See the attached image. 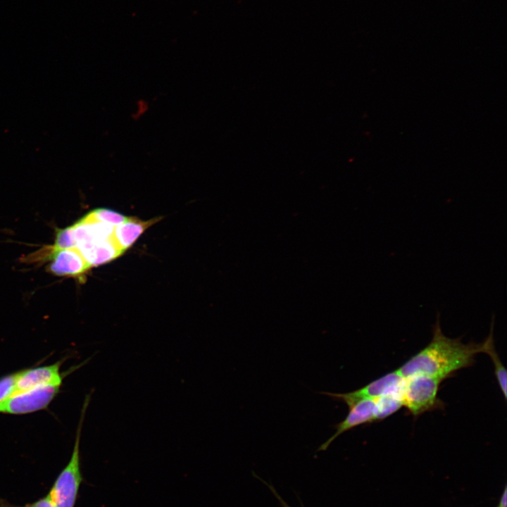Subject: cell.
I'll return each instance as SVG.
<instances>
[{"label":"cell","instance_id":"obj_1","mask_svg":"<svg viewBox=\"0 0 507 507\" xmlns=\"http://www.w3.org/2000/svg\"><path fill=\"white\" fill-rule=\"evenodd\" d=\"M482 352L483 342L463 344L458 338L445 336L438 315L431 342L396 370L404 379L425 375L443 380L456 371L472 365L476 354Z\"/></svg>","mask_w":507,"mask_h":507},{"label":"cell","instance_id":"obj_2","mask_svg":"<svg viewBox=\"0 0 507 507\" xmlns=\"http://www.w3.org/2000/svg\"><path fill=\"white\" fill-rule=\"evenodd\" d=\"M91 394H87L84 398L70 458L47 494L56 507H74L76 501L82 480L80 463L81 432Z\"/></svg>","mask_w":507,"mask_h":507},{"label":"cell","instance_id":"obj_3","mask_svg":"<svg viewBox=\"0 0 507 507\" xmlns=\"http://www.w3.org/2000/svg\"><path fill=\"white\" fill-rule=\"evenodd\" d=\"M442 380L425 375H415L405 379L402 389L403 406L413 416L439 407L437 398Z\"/></svg>","mask_w":507,"mask_h":507},{"label":"cell","instance_id":"obj_4","mask_svg":"<svg viewBox=\"0 0 507 507\" xmlns=\"http://www.w3.org/2000/svg\"><path fill=\"white\" fill-rule=\"evenodd\" d=\"M61 384H48L14 394L0 403V413L25 415L46 408L60 392Z\"/></svg>","mask_w":507,"mask_h":507},{"label":"cell","instance_id":"obj_5","mask_svg":"<svg viewBox=\"0 0 507 507\" xmlns=\"http://www.w3.org/2000/svg\"><path fill=\"white\" fill-rule=\"evenodd\" d=\"M404 381L405 379L402 377L397 370H395L351 392L343 394L322 392V394L349 404L359 399H376L389 393L402 392Z\"/></svg>","mask_w":507,"mask_h":507},{"label":"cell","instance_id":"obj_6","mask_svg":"<svg viewBox=\"0 0 507 507\" xmlns=\"http://www.w3.org/2000/svg\"><path fill=\"white\" fill-rule=\"evenodd\" d=\"M63 362V360H60L51 365L36 366L17 371L15 394L43 385H62L65 374L61 371Z\"/></svg>","mask_w":507,"mask_h":507},{"label":"cell","instance_id":"obj_7","mask_svg":"<svg viewBox=\"0 0 507 507\" xmlns=\"http://www.w3.org/2000/svg\"><path fill=\"white\" fill-rule=\"evenodd\" d=\"M349 412L346 418L334 425L335 433L318 448L326 450L340 434L356 427L375 421V399H363L347 404Z\"/></svg>","mask_w":507,"mask_h":507},{"label":"cell","instance_id":"obj_8","mask_svg":"<svg viewBox=\"0 0 507 507\" xmlns=\"http://www.w3.org/2000/svg\"><path fill=\"white\" fill-rule=\"evenodd\" d=\"M158 220L159 218L144 221L137 218H127L126 221L114 227L113 242L123 254L148 227Z\"/></svg>","mask_w":507,"mask_h":507},{"label":"cell","instance_id":"obj_9","mask_svg":"<svg viewBox=\"0 0 507 507\" xmlns=\"http://www.w3.org/2000/svg\"><path fill=\"white\" fill-rule=\"evenodd\" d=\"M494 317L491 325V331L489 336L483 342V352L489 355L492 360L494 373L501 391L506 399L507 391V373L505 367L499 359V355L495 350L493 339Z\"/></svg>","mask_w":507,"mask_h":507},{"label":"cell","instance_id":"obj_10","mask_svg":"<svg viewBox=\"0 0 507 507\" xmlns=\"http://www.w3.org/2000/svg\"><path fill=\"white\" fill-rule=\"evenodd\" d=\"M403 406L402 392L389 393L375 399V421L382 420Z\"/></svg>","mask_w":507,"mask_h":507},{"label":"cell","instance_id":"obj_11","mask_svg":"<svg viewBox=\"0 0 507 507\" xmlns=\"http://www.w3.org/2000/svg\"><path fill=\"white\" fill-rule=\"evenodd\" d=\"M87 215L98 222L104 223L113 226L118 225L127 219V217L115 211L108 208H97L92 211Z\"/></svg>","mask_w":507,"mask_h":507},{"label":"cell","instance_id":"obj_12","mask_svg":"<svg viewBox=\"0 0 507 507\" xmlns=\"http://www.w3.org/2000/svg\"><path fill=\"white\" fill-rule=\"evenodd\" d=\"M17 371L0 377V403L15 392Z\"/></svg>","mask_w":507,"mask_h":507},{"label":"cell","instance_id":"obj_13","mask_svg":"<svg viewBox=\"0 0 507 507\" xmlns=\"http://www.w3.org/2000/svg\"><path fill=\"white\" fill-rule=\"evenodd\" d=\"M28 507H56L48 495L37 501Z\"/></svg>","mask_w":507,"mask_h":507},{"label":"cell","instance_id":"obj_14","mask_svg":"<svg viewBox=\"0 0 507 507\" xmlns=\"http://www.w3.org/2000/svg\"><path fill=\"white\" fill-rule=\"evenodd\" d=\"M260 480H261L264 484H266V486L270 489V490L273 492V494L275 495V496L277 499L279 501L280 505L282 507H291L289 504L286 503V501L280 496V495L277 493V492L275 490V489L273 487V485L268 484L265 481L262 480L260 478Z\"/></svg>","mask_w":507,"mask_h":507},{"label":"cell","instance_id":"obj_15","mask_svg":"<svg viewBox=\"0 0 507 507\" xmlns=\"http://www.w3.org/2000/svg\"><path fill=\"white\" fill-rule=\"evenodd\" d=\"M507 505V487L505 485L503 492L499 499L498 506L496 507H506Z\"/></svg>","mask_w":507,"mask_h":507}]
</instances>
